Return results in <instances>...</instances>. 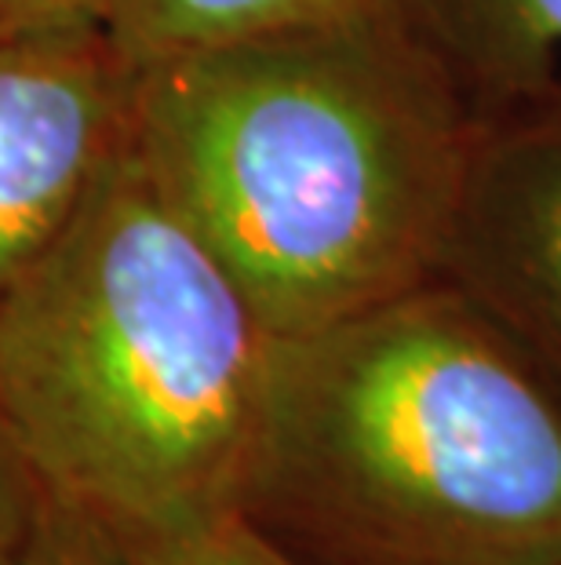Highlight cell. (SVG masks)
Masks as SVG:
<instances>
[{
	"label": "cell",
	"mask_w": 561,
	"mask_h": 565,
	"mask_svg": "<svg viewBox=\"0 0 561 565\" xmlns=\"http://www.w3.org/2000/svg\"><path fill=\"white\" fill-rule=\"evenodd\" d=\"M142 565H303L267 540L241 514H230L194 536L172 540L153 551H139Z\"/></svg>",
	"instance_id": "obj_9"
},
{
	"label": "cell",
	"mask_w": 561,
	"mask_h": 565,
	"mask_svg": "<svg viewBox=\"0 0 561 565\" xmlns=\"http://www.w3.org/2000/svg\"><path fill=\"white\" fill-rule=\"evenodd\" d=\"M22 33L106 30L114 0H8Z\"/></svg>",
	"instance_id": "obj_11"
},
{
	"label": "cell",
	"mask_w": 561,
	"mask_h": 565,
	"mask_svg": "<svg viewBox=\"0 0 561 565\" xmlns=\"http://www.w3.org/2000/svg\"><path fill=\"white\" fill-rule=\"evenodd\" d=\"M44 503V486L19 449L8 419L0 416V565L33 529Z\"/></svg>",
	"instance_id": "obj_10"
},
{
	"label": "cell",
	"mask_w": 561,
	"mask_h": 565,
	"mask_svg": "<svg viewBox=\"0 0 561 565\" xmlns=\"http://www.w3.org/2000/svg\"><path fill=\"white\" fill-rule=\"evenodd\" d=\"M4 565H142V558L114 525L44 492L37 522Z\"/></svg>",
	"instance_id": "obj_8"
},
{
	"label": "cell",
	"mask_w": 561,
	"mask_h": 565,
	"mask_svg": "<svg viewBox=\"0 0 561 565\" xmlns=\"http://www.w3.org/2000/svg\"><path fill=\"white\" fill-rule=\"evenodd\" d=\"M438 278L561 391V77L477 117Z\"/></svg>",
	"instance_id": "obj_4"
},
{
	"label": "cell",
	"mask_w": 561,
	"mask_h": 565,
	"mask_svg": "<svg viewBox=\"0 0 561 565\" xmlns=\"http://www.w3.org/2000/svg\"><path fill=\"white\" fill-rule=\"evenodd\" d=\"M477 117L561 77V0H390Z\"/></svg>",
	"instance_id": "obj_6"
},
{
	"label": "cell",
	"mask_w": 561,
	"mask_h": 565,
	"mask_svg": "<svg viewBox=\"0 0 561 565\" xmlns=\"http://www.w3.org/2000/svg\"><path fill=\"white\" fill-rule=\"evenodd\" d=\"M19 22H15V11H11L8 0H0V41H8V38H19Z\"/></svg>",
	"instance_id": "obj_12"
},
{
	"label": "cell",
	"mask_w": 561,
	"mask_h": 565,
	"mask_svg": "<svg viewBox=\"0 0 561 565\" xmlns=\"http://www.w3.org/2000/svg\"><path fill=\"white\" fill-rule=\"evenodd\" d=\"M474 131L390 0L131 66V150L270 335L434 281Z\"/></svg>",
	"instance_id": "obj_1"
},
{
	"label": "cell",
	"mask_w": 561,
	"mask_h": 565,
	"mask_svg": "<svg viewBox=\"0 0 561 565\" xmlns=\"http://www.w3.org/2000/svg\"><path fill=\"white\" fill-rule=\"evenodd\" d=\"M241 519L303 565H561V391L441 278L273 335Z\"/></svg>",
	"instance_id": "obj_3"
},
{
	"label": "cell",
	"mask_w": 561,
	"mask_h": 565,
	"mask_svg": "<svg viewBox=\"0 0 561 565\" xmlns=\"http://www.w3.org/2000/svg\"><path fill=\"white\" fill-rule=\"evenodd\" d=\"M373 0H114L106 38L128 66L328 19Z\"/></svg>",
	"instance_id": "obj_7"
},
{
	"label": "cell",
	"mask_w": 561,
	"mask_h": 565,
	"mask_svg": "<svg viewBox=\"0 0 561 565\" xmlns=\"http://www.w3.org/2000/svg\"><path fill=\"white\" fill-rule=\"evenodd\" d=\"M270 351L125 139L0 296V416L47 497L153 551L241 514Z\"/></svg>",
	"instance_id": "obj_2"
},
{
	"label": "cell",
	"mask_w": 561,
	"mask_h": 565,
	"mask_svg": "<svg viewBox=\"0 0 561 565\" xmlns=\"http://www.w3.org/2000/svg\"><path fill=\"white\" fill-rule=\"evenodd\" d=\"M131 66L106 30L0 41V296L128 139Z\"/></svg>",
	"instance_id": "obj_5"
}]
</instances>
